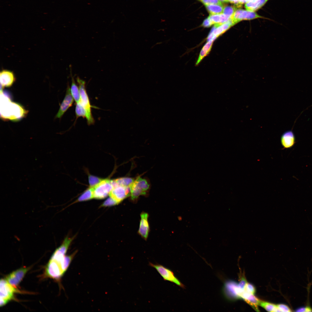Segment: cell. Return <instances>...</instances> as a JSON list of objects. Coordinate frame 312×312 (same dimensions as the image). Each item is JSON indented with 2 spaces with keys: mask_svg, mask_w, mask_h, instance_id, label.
I'll return each mask as SVG.
<instances>
[{
  "mask_svg": "<svg viewBox=\"0 0 312 312\" xmlns=\"http://www.w3.org/2000/svg\"><path fill=\"white\" fill-rule=\"evenodd\" d=\"M76 252L70 255L69 258L63 263H58L49 260L46 268V276L53 279H60L67 270Z\"/></svg>",
  "mask_w": 312,
  "mask_h": 312,
  "instance_id": "cell-1",
  "label": "cell"
},
{
  "mask_svg": "<svg viewBox=\"0 0 312 312\" xmlns=\"http://www.w3.org/2000/svg\"><path fill=\"white\" fill-rule=\"evenodd\" d=\"M76 80L79 86L80 101L87 112L88 117L86 119L88 124V125L93 124L94 123V120L91 114L92 106L86 89L85 82L78 77H77Z\"/></svg>",
  "mask_w": 312,
  "mask_h": 312,
  "instance_id": "cell-2",
  "label": "cell"
},
{
  "mask_svg": "<svg viewBox=\"0 0 312 312\" xmlns=\"http://www.w3.org/2000/svg\"><path fill=\"white\" fill-rule=\"evenodd\" d=\"M18 291L16 287L13 286L5 279L0 281V306L3 307L14 298V294Z\"/></svg>",
  "mask_w": 312,
  "mask_h": 312,
  "instance_id": "cell-3",
  "label": "cell"
},
{
  "mask_svg": "<svg viewBox=\"0 0 312 312\" xmlns=\"http://www.w3.org/2000/svg\"><path fill=\"white\" fill-rule=\"evenodd\" d=\"M149 185L146 179L140 177L137 178L130 186L131 200H135L140 196L145 195Z\"/></svg>",
  "mask_w": 312,
  "mask_h": 312,
  "instance_id": "cell-4",
  "label": "cell"
},
{
  "mask_svg": "<svg viewBox=\"0 0 312 312\" xmlns=\"http://www.w3.org/2000/svg\"><path fill=\"white\" fill-rule=\"evenodd\" d=\"M113 188L112 180L103 179L97 185L92 187L94 198L98 199L105 198L109 195Z\"/></svg>",
  "mask_w": 312,
  "mask_h": 312,
  "instance_id": "cell-5",
  "label": "cell"
},
{
  "mask_svg": "<svg viewBox=\"0 0 312 312\" xmlns=\"http://www.w3.org/2000/svg\"><path fill=\"white\" fill-rule=\"evenodd\" d=\"M149 265L156 269L164 280L173 283L178 286L184 288V285L175 276L173 272L170 269L158 263L149 262Z\"/></svg>",
  "mask_w": 312,
  "mask_h": 312,
  "instance_id": "cell-6",
  "label": "cell"
},
{
  "mask_svg": "<svg viewBox=\"0 0 312 312\" xmlns=\"http://www.w3.org/2000/svg\"><path fill=\"white\" fill-rule=\"evenodd\" d=\"M263 18L253 12L242 9H237L231 18L233 25L242 20H249L257 18Z\"/></svg>",
  "mask_w": 312,
  "mask_h": 312,
  "instance_id": "cell-7",
  "label": "cell"
},
{
  "mask_svg": "<svg viewBox=\"0 0 312 312\" xmlns=\"http://www.w3.org/2000/svg\"><path fill=\"white\" fill-rule=\"evenodd\" d=\"M233 25L231 19L226 23L223 24H215L207 38V41L210 40L214 41Z\"/></svg>",
  "mask_w": 312,
  "mask_h": 312,
  "instance_id": "cell-8",
  "label": "cell"
},
{
  "mask_svg": "<svg viewBox=\"0 0 312 312\" xmlns=\"http://www.w3.org/2000/svg\"><path fill=\"white\" fill-rule=\"evenodd\" d=\"M73 240V238L66 237L62 244L54 251L50 260L57 261L63 260L66 256L67 251Z\"/></svg>",
  "mask_w": 312,
  "mask_h": 312,
  "instance_id": "cell-9",
  "label": "cell"
},
{
  "mask_svg": "<svg viewBox=\"0 0 312 312\" xmlns=\"http://www.w3.org/2000/svg\"><path fill=\"white\" fill-rule=\"evenodd\" d=\"M130 195V187H125L119 185L113 187L109 194V196L118 203Z\"/></svg>",
  "mask_w": 312,
  "mask_h": 312,
  "instance_id": "cell-10",
  "label": "cell"
},
{
  "mask_svg": "<svg viewBox=\"0 0 312 312\" xmlns=\"http://www.w3.org/2000/svg\"><path fill=\"white\" fill-rule=\"evenodd\" d=\"M29 269V268L25 267L20 268L10 274L5 279L10 284L16 287Z\"/></svg>",
  "mask_w": 312,
  "mask_h": 312,
  "instance_id": "cell-11",
  "label": "cell"
},
{
  "mask_svg": "<svg viewBox=\"0 0 312 312\" xmlns=\"http://www.w3.org/2000/svg\"><path fill=\"white\" fill-rule=\"evenodd\" d=\"M74 99L71 93L70 88L68 86L65 97L56 116V118H60L62 117L67 109L72 106Z\"/></svg>",
  "mask_w": 312,
  "mask_h": 312,
  "instance_id": "cell-12",
  "label": "cell"
},
{
  "mask_svg": "<svg viewBox=\"0 0 312 312\" xmlns=\"http://www.w3.org/2000/svg\"><path fill=\"white\" fill-rule=\"evenodd\" d=\"M281 144L284 149H288L293 147L296 143V138L292 130L284 132L280 138Z\"/></svg>",
  "mask_w": 312,
  "mask_h": 312,
  "instance_id": "cell-13",
  "label": "cell"
},
{
  "mask_svg": "<svg viewBox=\"0 0 312 312\" xmlns=\"http://www.w3.org/2000/svg\"><path fill=\"white\" fill-rule=\"evenodd\" d=\"M148 214L145 212L142 213L138 230L139 234L144 239H146L148 235L149 227L148 222Z\"/></svg>",
  "mask_w": 312,
  "mask_h": 312,
  "instance_id": "cell-14",
  "label": "cell"
},
{
  "mask_svg": "<svg viewBox=\"0 0 312 312\" xmlns=\"http://www.w3.org/2000/svg\"><path fill=\"white\" fill-rule=\"evenodd\" d=\"M0 76L1 85L2 87L10 86L15 81L14 75L10 71L3 70L1 72Z\"/></svg>",
  "mask_w": 312,
  "mask_h": 312,
  "instance_id": "cell-15",
  "label": "cell"
},
{
  "mask_svg": "<svg viewBox=\"0 0 312 312\" xmlns=\"http://www.w3.org/2000/svg\"><path fill=\"white\" fill-rule=\"evenodd\" d=\"M208 18L212 24H223L227 22L231 18L222 13L216 14H210Z\"/></svg>",
  "mask_w": 312,
  "mask_h": 312,
  "instance_id": "cell-16",
  "label": "cell"
},
{
  "mask_svg": "<svg viewBox=\"0 0 312 312\" xmlns=\"http://www.w3.org/2000/svg\"><path fill=\"white\" fill-rule=\"evenodd\" d=\"M268 0H253L246 3L245 7L247 10L253 11L261 8Z\"/></svg>",
  "mask_w": 312,
  "mask_h": 312,
  "instance_id": "cell-17",
  "label": "cell"
},
{
  "mask_svg": "<svg viewBox=\"0 0 312 312\" xmlns=\"http://www.w3.org/2000/svg\"><path fill=\"white\" fill-rule=\"evenodd\" d=\"M213 42V40L207 41L203 47L200 52L196 63V65H198L202 60L209 53L212 48Z\"/></svg>",
  "mask_w": 312,
  "mask_h": 312,
  "instance_id": "cell-18",
  "label": "cell"
},
{
  "mask_svg": "<svg viewBox=\"0 0 312 312\" xmlns=\"http://www.w3.org/2000/svg\"><path fill=\"white\" fill-rule=\"evenodd\" d=\"M72 83L70 88L71 93L74 100L77 103L80 101V95L79 88L76 84L74 79L71 75Z\"/></svg>",
  "mask_w": 312,
  "mask_h": 312,
  "instance_id": "cell-19",
  "label": "cell"
},
{
  "mask_svg": "<svg viewBox=\"0 0 312 312\" xmlns=\"http://www.w3.org/2000/svg\"><path fill=\"white\" fill-rule=\"evenodd\" d=\"M205 7L210 14H216L222 13L224 8L222 4L205 5Z\"/></svg>",
  "mask_w": 312,
  "mask_h": 312,
  "instance_id": "cell-20",
  "label": "cell"
},
{
  "mask_svg": "<svg viewBox=\"0 0 312 312\" xmlns=\"http://www.w3.org/2000/svg\"><path fill=\"white\" fill-rule=\"evenodd\" d=\"M135 180L133 178L128 177L120 178L114 180L118 185L125 187H130Z\"/></svg>",
  "mask_w": 312,
  "mask_h": 312,
  "instance_id": "cell-21",
  "label": "cell"
},
{
  "mask_svg": "<svg viewBox=\"0 0 312 312\" xmlns=\"http://www.w3.org/2000/svg\"><path fill=\"white\" fill-rule=\"evenodd\" d=\"M93 198L92 188L90 187L86 190L78 198L77 201L81 202L90 200Z\"/></svg>",
  "mask_w": 312,
  "mask_h": 312,
  "instance_id": "cell-22",
  "label": "cell"
},
{
  "mask_svg": "<svg viewBox=\"0 0 312 312\" xmlns=\"http://www.w3.org/2000/svg\"><path fill=\"white\" fill-rule=\"evenodd\" d=\"M259 305L269 312H279L276 305L266 302L260 300Z\"/></svg>",
  "mask_w": 312,
  "mask_h": 312,
  "instance_id": "cell-23",
  "label": "cell"
},
{
  "mask_svg": "<svg viewBox=\"0 0 312 312\" xmlns=\"http://www.w3.org/2000/svg\"><path fill=\"white\" fill-rule=\"evenodd\" d=\"M75 112L77 118L82 117L87 118L88 115L87 112L80 101L77 103L76 104Z\"/></svg>",
  "mask_w": 312,
  "mask_h": 312,
  "instance_id": "cell-24",
  "label": "cell"
},
{
  "mask_svg": "<svg viewBox=\"0 0 312 312\" xmlns=\"http://www.w3.org/2000/svg\"><path fill=\"white\" fill-rule=\"evenodd\" d=\"M103 179L91 174H89L88 181L90 187H94L100 183Z\"/></svg>",
  "mask_w": 312,
  "mask_h": 312,
  "instance_id": "cell-25",
  "label": "cell"
},
{
  "mask_svg": "<svg viewBox=\"0 0 312 312\" xmlns=\"http://www.w3.org/2000/svg\"><path fill=\"white\" fill-rule=\"evenodd\" d=\"M236 10L235 7L227 6L224 7L222 13L231 18Z\"/></svg>",
  "mask_w": 312,
  "mask_h": 312,
  "instance_id": "cell-26",
  "label": "cell"
},
{
  "mask_svg": "<svg viewBox=\"0 0 312 312\" xmlns=\"http://www.w3.org/2000/svg\"><path fill=\"white\" fill-rule=\"evenodd\" d=\"M118 204L116 200L109 196L101 205V207H109L116 205Z\"/></svg>",
  "mask_w": 312,
  "mask_h": 312,
  "instance_id": "cell-27",
  "label": "cell"
},
{
  "mask_svg": "<svg viewBox=\"0 0 312 312\" xmlns=\"http://www.w3.org/2000/svg\"><path fill=\"white\" fill-rule=\"evenodd\" d=\"M244 290L246 292L253 294H255V289L254 286L248 282L246 285Z\"/></svg>",
  "mask_w": 312,
  "mask_h": 312,
  "instance_id": "cell-28",
  "label": "cell"
},
{
  "mask_svg": "<svg viewBox=\"0 0 312 312\" xmlns=\"http://www.w3.org/2000/svg\"><path fill=\"white\" fill-rule=\"evenodd\" d=\"M277 308L280 312H291L290 309L287 305L280 304H276Z\"/></svg>",
  "mask_w": 312,
  "mask_h": 312,
  "instance_id": "cell-29",
  "label": "cell"
},
{
  "mask_svg": "<svg viewBox=\"0 0 312 312\" xmlns=\"http://www.w3.org/2000/svg\"><path fill=\"white\" fill-rule=\"evenodd\" d=\"M205 5L211 4H222V2L219 0H199Z\"/></svg>",
  "mask_w": 312,
  "mask_h": 312,
  "instance_id": "cell-30",
  "label": "cell"
},
{
  "mask_svg": "<svg viewBox=\"0 0 312 312\" xmlns=\"http://www.w3.org/2000/svg\"><path fill=\"white\" fill-rule=\"evenodd\" d=\"M212 25L211 21L208 18L204 20L202 23V25L205 27H209Z\"/></svg>",
  "mask_w": 312,
  "mask_h": 312,
  "instance_id": "cell-31",
  "label": "cell"
},
{
  "mask_svg": "<svg viewBox=\"0 0 312 312\" xmlns=\"http://www.w3.org/2000/svg\"><path fill=\"white\" fill-rule=\"evenodd\" d=\"M307 307H302L297 309L295 311L296 312H306Z\"/></svg>",
  "mask_w": 312,
  "mask_h": 312,
  "instance_id": "cell-32",
  "label": "cell"
},
{
  "mask_svg": "<svg viewBox=\"0 0 312 312\" xmlns=\"http://www.w3.org/2000/svg\"><path fill=\"white\" fill-rule=\"evenodd\" d=\"M228 2H230L232 3H234L235 4L236 3L235 0H227Z\"/></svg>",
  "mask_w": 312,
  "mask_h": 312,
  "instance_id": "cell-33",
  "label": "cell"
},
{
  "mask_svg": "<svg viewBox=\"0 0 312 312\" xmlns=\"http://www.w3.org/2000/svg\"><path fill=\"white\" fill-rule=\"evenodd\" d=\"M219 0L220 1H221V2H228L227 0Z\"/></svg>",
  "mask_w": 312,
  "mask_h": 312,
  "instance_id": "cell-34",
  "label": "cell"
}]
</instances>
